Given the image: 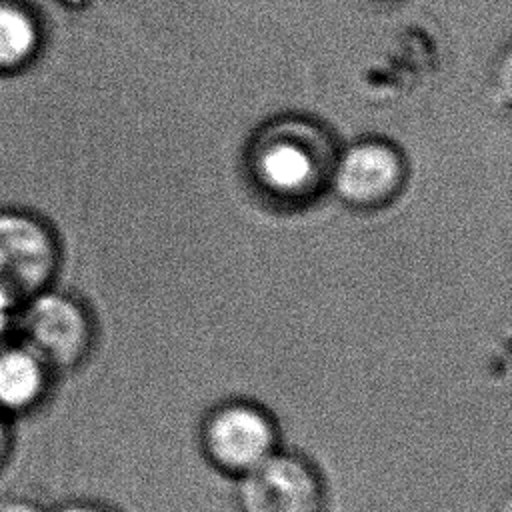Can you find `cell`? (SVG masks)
<instances>
[{
	"label": "cell",
	"mask_w": 512,
	"mask_h": 512,
	"mask_svg": "<svg viewBox=\"0 0 512 512\" xmlns=\"http://www.w3.org/2000/svg\"><path fill=\"white\" fill-rule=\"evenodd\" d=\"M336 146L316 120L284 116L268 122L248 150V174L256 190L284 206L316 200L332 180Z\"/></svg>",
	"instance_id": "obj_1"
},
{
	"label": "cell",
	"mask_w": 512,
	"mask_h": 512,
	"mask_svg": "<svg viewBox=\"0 0 512 512\" xmlns=\"http://www.w3.org/2000/svg\"><path fill=\"white\" fill-rule=\"evenodd\" d=\"M14 336L58 376L78 370L90 358L96 324L78 296L52 284L18 304Z\"/></svg>",
	"instance_id": "obj_2"
},
{
	"label": "cell",
	"mask_w": 512,
	"mask_h": 512,
	"mask_svg": "<svg viewBox=\"0 0 512 512\" xmlns=\"http://www.w3.org/2000/svg\"><path fill=\"white\" fill-rule=\"evenodd\" d=\"M62 248L52 224L24 206H0V288L18 302L52 286Z\"/></svg>",
	"instance_id": "obj_3"
},
{
	"label": "cell",
	"mask_w": 512,
	"mask_h": 512,
	"mask_svg": "<svg viewBox=\"0 0 512 512\" xmlns=\"http://www.w3.org/2000/svg\"><path fill=\"white\" fill-rule=\"evenodd\" d=\"M280 434L272 414L250 400L214 406L200 426V448L220 474L240 478L278 450Z\"/></svg>",
	"instance_id": "obj_4"
},
{
	"label": "cell",
	"mask_w": 512,
	"mask_h": 512,
	"mask_svg": "<svg viewBox=\"0 0 512 512\" xmlns=\"http://www.w3.org/2000/svg\"><path fill=\"white\" fill-rule=\"evenodd\" d=\"M236 504L240 512H324L326 488L308 458L276 450L238 478Z\"/></svg>",
	"instance_id": "obj_5"
},
{
	"label": "cell",
	"mask_w": 512,
	"mask_h": 512,
	"mask_svg": "<svg viewBox=\"0 0 512 512\" xmlns=\"http://www.w3.org/2000/svg\"><path fill=\"white\" fill-rule=\"evenodd\" d=\"M406 176L402 154L384 140H360L336 156L330 184L354 208H380L398 196Z\"/></svg>",
	"instance_id": "obj_6"
},
{
	"label": "cell",
	"mask_w": 512,
	"mask_h": 512,
	"mask_svg": "<svg viewBox=\"0 0 512 512\" xmlns=\"http://www.w3.org/2000/svg\"><path fill=\"white\" fill-rule=\"evenodd\" d=\"M54 376L16 336L0 342V412L10 420L34 414L50 396Z\"/></svg>",
	"instance_id": "obj_7"
},
{
	"label": "cell",
	"mask_w": 512,
	"mask_h": 512,
	"mask_svg": "<svg viewBox=\"0 0 512 512\" xmlns=\"http://www.w3.org/2000/svg\"><path fill=\"white\" fill-rule=\"evenodd\" d=\"M44 22L28 0H0V78L30 70L44 50Z\"/></svg>",
	"instance_id": "obj_8"
},
{
	"label": "cell",
	"mask_w": 512,
	"mask_h": 512,
	"mask_svg": "<svg viewBox=\"0 0 512 512\" xmlns=\"http://www.w3.org/2000/svg\"><path fill=\"white\" fill-rule=\"evenodd\" d=\"M18 300L0 288V342L14 336L16 328V314H18Z\"/></svg>",
	"instance_id": "obj_9"
},
{
	"label": "cell",
	"mask_w": 512,
	"mask_h": 512,
	"mask_svg": "<svg viewBox=\"0 0 512 512\" xmlns=\"http://www.w3.org/2000/svg\"><path fill=\"white\" fill-rule=\"evenodd\" d=\"M12 452H14L12 420L0 412V474L8 466Z\"/></svg>",
	"instance_id": "obj_10"
},
{
	"label": "cell",
	"mask_w": 512,
	"mask_h": 512,
	"mask_svg": "<svg viewBox=\"0 0 512 512\" xmlns=\"http://www.w3.org/2000/svg\"><path fill=\"white\" fill-rule=\"evenodd\" d=\"M0 512H48L40 502L28 496H2Z\"/></svg>",
	"instance_id": "obj_11"
},
{
	"label": "cell",
	"mask_w": 512,
	"mask_h": 512,
	"mask_svg": "<svg viewBox=\"0 0 512 512\" xmlns=\"http://www.w3.org/2000/svg\"><path fill=\"white\" fill-rule=\"evenodd\" d=\"M48 512H116L104 504H98V502H90V500H70V502H64Z\"/></svg>",
	"instance_id": "obj_12"
},
{
	"label": "cell",
	"mask_w": 512,
	"mask_h": 512,
	"mask_svg": "<svg viewBox=\"0 0 512 512\" xmlns=\"http://www.w3.org/2000/svg\"><path fill=\"white\" fill-rule=\"evenodd\" d=\"M372 2H386L388 4V2H398V0H372Z\"/></svg>",
	"instance_id": "obj_13"
}]
</instances>
